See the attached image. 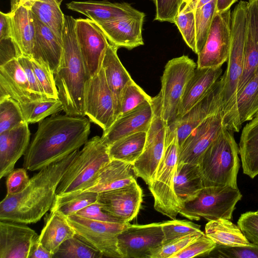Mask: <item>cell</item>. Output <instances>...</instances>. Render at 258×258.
<instances>
[{"label": "cell", "instance_id": "obj_1", "mask_svg": "<svg viewBox=\"0 0 258 258\" xmlns=\"http://www.w3.org/2000/svg\"><path fill=\"white\" fill-rule=\"evenodd\" d=\"M90 119L86 116L53 114L39 122L24 155L23 167L33 171L63 159L88 140Z\"/></svg>", "mask_w": 258, "mask_h": 258}, {"label": "cell", "instance_id": "obj_2", "mask_svg": "<svg viewBox=\"0 0 258 258\" xmlns=\"http://www.w3.org/2000/svg\"><path fill=\"white\" fill-rule=\"evenodd\" d=\"M80 152L78 150L67 157L39 170L20 193L8 196L0 203V221L25 224L35 223L51 209L56 189L63 175Z\"/></svg>", "mask_w": 258, "mask_h": 258}, {"label": "cell", "instance_id": "obj_3", "mask_svg": "<svg viewBox=\"0 0 258 258\" xmlns=\"http://www.w3.org/2000/svg\"><path fill=\"white\" fill-rule=\"evenodd\" d=\"M76 19L64 15L62 31L63 51L59 66L54 74L65 114L85 116V97L89 78L78 45Z\"/></svg>", "mask_w": 258, "mask_h": 258}, {"label": "cell", "instance_id": "obj_4", "mask_svg": "<svg viewBox=\"0 0 258 258\" xmlns=\"http://www.w3.org/2000/svg\"><path fill=\"white\" fill-rule=\"evenodd\" d=\"M239 150L233 133L224 127L199 159L204 186H229L238 188Z\"/></svg>", "mask_w": 258, "mask_h": 258}, {"label": "cell", "instance_id": "obj_5", "mask_svg": "<svg viewBox=\"0 0 258 258\" xmlns=\"http://www.w3.org/2000/svg\"><path fill=\"white\" fill-rule=\"evenodd\" d=\"M108 146L96 136L84 145L56 189V196L84 191L93 185L102 169L110 161Z\"/></svg>", "mask_w": 258, "mask_h": 258}, {"label": "cell", "instance_id": "obj_6", "mask_svg": "<svg viewBox=\"0 0 258 258\" xmlns=\"http://www.w3.org/2000/svg\"><path fill=\"white\" fill-rule=\"evenodd\" d=\"M179 145L175 127H169L164 153L149 188L154 198V209L172 219L182 208L174 189V180L178 163Z\"/></svg>", "mask_w": 258, "mask_h": 258}, {"label": "cell", "instance_id": "obj_7", "mask_svg": "<svg viewBox=\"0 0 258 258\" xmlns=\"http://www.w3.org/2000/svg\"><path fill=\"white\" fill-rule=\"evenodd\" d=\"M247 2L240 1L231 12V39L227 67L223 79L221 109L223 116L230 109L237 94L243 69L247 28Z\"/></svg>", "mask_w": 258, "mask_h": 258}, {"label": "cell", "instance_id": "obj_8", "mask_svg": "<svg viewBox=\"0 0 258 258\" xmlns=\"http://www.w3.org/2000/svg\"><path fill=\"white\" fill-rule=\"evenodd\" d=\"M242 197L239 189L231 186H204L195 199L183 204L179 214L190 220H231Z\"/></svg>", "mask_w": 258, "mask_h": 258}, {"label": "cell", "instance_id": "obj_9", "mask_svg": "<svg viewBox=\"0 0 258 258\" xmlns=\"http://www.w3.org/2000/svg\"><path fill=\"white\" fill-rule=\"evenodd\" d=\"M197 64L187 55L173 58L166 64L161 78L162 116L168 126L176 120L186 84Z\"/></svg>", "mask_w": 258, "mask_h": 258}, {"label": "cell", "instance_id": "obj_10", "mask_svg": "<svg viewBox=\"0 0 258 258\" xmlns=\"http://www.w3.org/2000/svg\"><path fill=\"white\" fill-rule=\"evenodd\" d=\"M154 114L147 132V137L143 151L134 163L133 166L138 177L151 185L162 157L168 125L162 116L161 96L159 93L152 97Z\"/></svg>", "mask_w": 258, "mask_h": 258}, {"label": "cell", "instance_id": "obj_11", "mask_svg": "<svg viewBox=\"0 0 258 258\" xmlns=\"http://www.w3.org/2000/svg\"><path fill=\"white\" fill-rule=\"evenodd\" d=\"M75 234L104 256L122 258L118 247V235L130 224L102 222L74 214L67 216Z\"/></svg>", "mask_w": 258, "mask_h": 258}, {"label": "cell", "instance_id": "obj_12", "mask_svg": "<svg viewBox=\"0 0 258 258\" xmlns=\"http://www.w3.org/2000/svg\"><path fill=\"white\" fill-rule=\"evenodd\" d=\"M231 39V10L217 11L205 44L198 54L197 68L221 67L228 60Z\"/></svg>", "mask_w": 258, "mask_h": 258}, {"label": "cell", "instance_id": "obj_13", "mask_svg": "<svg viewBox=\"0 0 258 258\" xmlns=\"http://www.w3.org/2000/svg\"><path fill=\"white\" fill-rule=\"evenodd\" d=\"M122 258H150L164 242L162 222L145 225L129 224L117 236Z\"/></svg>", "mask_w": 258, "mask_h": 258}, {"label": "cell", "instance_id": "obj_14", "mask_svg": "<svg viewBox=\"0 0 258 258\" xmlns=\"http://www.w3.org/2000/svg\"><path fill=\"white\" fill-rule=\"evenodd\" d=\"M85 114L103 131L117 118L114 97L106 80L103 69L88 81L85 97Z\"/></svg>", "mask_w": 258, "mask_h": 258}, {"label": "cell", "instance_id": "obj_15", "mask_svg": "<svg viewBox=\"0 0 258 258\" xmlns=\"http://www.w3.org/2000/svg\"><path fill=\"white\" fill-rule=\"evenodd\" d=\"M75 32L90 79L100 71L109 43L99 26L90 19H76Z\"/></svg>", "mask_w": 258, "mask_h": 258}, {"label": "cell", "instance_id": "obj_16", "mask_svg": "<svg viewBox=\"0 0 258 258\" xmlns=\"http://www.w3.org/2000/svg\"><path fill=\"white\" fill-rule=\"evenodd\" d=\"M221 109L195 128L179 148L177 163L198 164L202 155L225 127Z\"/></svg>", "mask_w": 258, "mask_h": 258}, {"label": "cell", "instance_id": "obj_17", "mask_svg": "<svg viewBox=\"0 0 258 258\" xmlns=\"http://www.w3.org/2000/svg\"><path fill=\"white\" fill-rule=\"evenodd\" d=\"M142 201V190L137 181L118 189L98 193L97 201L104 211L124 223L137 216Z\"/></svg>", "mask_w": 258, "mask_h": 258}, {"label": "cell", "instance_id": "obj_18", "mask_svg": "<svg viewBox=\"0 0 258 258\" xmlns=\"http://www.w3.org/2000/svg\"><path fill=\"white\" fill-rule=\"evenodd\" d=\"M222 86L223 79L221 77L188 112L173 124L168 126L176 129L179 148L195 128L208 117L221 109Z\"/></svg>", "mask_w": 258, "mask_h": 258}, {"label": "cell", "instance_id": "obj_19", "mask_svg": "<svg viewBox=\"0 0 258 258\" xmlns=\"http://www.w3.org/2000/svg\"><path fill=\"white\" fill-rule=\"evenodd\" d=\"M39 235L25 224L0 221V258H28Z\"/></svg>", "mask_w": 258, "mask_h": 258}, {"label": "cell", "instance_id": "obj_20", "mask_svg": "<svg viewBox=\"0 0 258 258\" xmlns=\"http://www.w3.org/2000/svg\"><path fill=\"white\" fill-rule=\"evenodd\" d=\"M258 115V69L254 76L237 94L232 106L223 117L225 127L238 132L243 123Z\"/></svg>", "mask_w": 258, "mask_h": 258}, {"label": "cell", "instance_id": "obj_21", "mask_svg": "<svg viewBox=\"0 0 258 258\" xmlns=\"http://www.w3.org/2000/svg\"><path fill=\"white\" fill-rule=\"evenodd\" d=\"M29 123L24 121L17 126L0 133V178L14 169L18 160L24 155L30 144Z\"/></svg>", "mask_w": 258, "mask_h": 258}, {"label": "cell", "instance_id": "obj_22", "mask_svg": "<svg viewBox=\"0 0 258 258\" xmlns=\"http://www.w3.org/2000/svg\"><path fill=\"white\" fill-rule=\"evenodd\" d=\"M154 114L153 99L132 111L116 118L101 137L103 141L109 146L116 141L129 135L147 132Z\"/></svg>", "mask_w": 258, "mask_h": 258}, {"label": "cell", "instance_id": "obj_23", "mask_svg": "<svg viewBox=\"0 0 258 258\" xmlns=\"http://www.w3.org/2000/svg\"><path fill=\"white\" fill-rule=\"evenodd\" d=\"M145 15L129 16L110 22L96 24L109 43L119 48L131 50L144 45L142 30Z\"/></svg>", "mask_w": 258, "mask_h": 258}, {"label": "cell", "instance_id": "obj_24", "mask_svg": "<svg viewBox=\"0 0 258 258\" xmlns=\"http://www.w3.org/2000/svg\"><path fill=\"white\" fill-rule=\"evenodd\" d=\"M69 10L81 13L96 24L121 19L129 16L145 15L126 3L108 1H72L67 4Z\"/></svg>", "mask_w": 258, "mask_h": 258}, {"label": "cell", "instance_id": "obj_25", "mask_svg": "<svg viewBox=\"0 0 258 258\" xmlns=\"http://www.w3.org/2000/svg\"><path fill=\"white\" fill-rule=\"evenodd\" d=\"M12 98L20 104L36 100L18 58L0 66V100Z\"/></svg>", "mask_w": 258, "mask_h": 258}, {"label": "cell", "instance_id": "obj_26", "mask_svg": "<svg viewBox=\"0 0 258 258\" xmlns=\"http://www.w3.org/2000/svg\"><path fill=\"white\" fill-rule=\"evenodd\" d=\"M247 12L243 69L237 94L254 76L258 69V0L248 1Z\"/></svg>", "mask_w": 258, "mask_h": 258}, {"label": "cell", "instance_id": "obj_27", "mask_svg": "<svg viewBox=\"0 0 258 258\" xmlns=\"http://www.w3.org/2000/svg\"><path fill=\"white\" fill-rule=\"evenodd\" d=\"M222 73L221 67L196 68L185 87L175 121L188 112L208 93L219 80Z\"/></svg>", "mask_w": 258, "mask_h": 258}, {"label": "cell", "instance_id": "obj_28", "mask_svg": "<svg viewBox=\"0 0 258 258\" xmlns=\"http://www.w3.org/2000/svg\"><path fill=\"white\" fill-rule=\"evenodd\" d=\"M32 16L35 28V39L32 58H42L54 74L62 57L63 40L33 13Z\"/></svg>", "mask_w": 258, "mask_h": 258}, {"label": "cell", "instance_id": "obj_29", "mask_svg": "<svg viewBox=\"0 0 258 258\" xmlns=\"http://www.w3.org/2000/svg\"><path fill=\"white\" fill-rule=\"evenodd\" d=\"M133 164L111 159L101 170L95 183L85 190L100 193L118 189L137 180Z\"/></svg>", "mask_w": 258, "mask_h": 258}, {"label": "cell", "instance_id": "obj_30", "mask_svg": "<svg viewBox=\"0 0 258 258\" xmlns=\"http://www.w3.org/2000/svg\"><path fill=\"white\" fill-rule=\"evenodd\" d=\"M118 49L109 43L102 65L107 83L114 97L117 118L123 92L127 86L133 81L118 56Z\"/></svg>", "mask_w": 258, "mask_h": 258}, {"label": "cell", "instance_id": "obj_31", "mask_svg": "<svg viewBox=\"0 0 258 258\" xmlns=\"http://www.w3.org/2000/svg\"><path fill=\"white\" fill-rule=\"evenodd\" d=\"M12 38L18 46L22 56L32 58L35 39V28L31 10L20 6L9 12Z\"/></svg>", "mask_w": 258, "mask_h": 258}, {"label": "cell", "instance_id": "obj_32", "mask_svg": "<svg viewBox=\"0 0 258 258\" xmlns=\"http://www.w3.org/2000/svg\"><path fill=\"white\" fill-rule=\"evenodd\" d=\"M75 235L67 217L57 210H50L38 239L54 255L63 242Z\"/></svg>", "mask_w": 258, "mask_h": 258}, {"label": "cell", "instance_id": "obj_33", "mask_svg": "<svg viewBox=\"0 0 258 258\" xmlns=\"http://www.w3.org/2000/svg\"><path fill=\"white\" fill-rule=\"evenodd\" d=\"M204 187L198 164L177 163L174 189L181 205L195 199Z\"/></svg>", "mask_w": 258, "mask_h": 258}, {"label": "cell", "instance_id": "obj_34", "mask_svg": "<svg viewBox=\"0 0 258 258\" xmlns=\"http://www.w3.org/2000/svg\"><path fill=\"white\" fill-rule=\"evenodd\" d=\"M238 150L243 173L254 178L258 175V115L243 127Z\"/></svg>", "mask_w": 258, "mask_h": 258}, {"label": "cell", "instance_id": "obj_35", "mask_svg": "<svg viewBox=\"0 0 258 258\" xmlns=\"http://www.w3.org/2000/svg\"><path fill=\"white\" fill-rule=\"evenodd\" d=\"M205 234L217 246H238L250 244L238 225L229 219L220 218L209 221L205 226Z\"/></svg>", "mask_w": 258, "mask_h": 258}, {"label": "cell", "instance_id": "obj_36", "mask_svg": "<svg viewBox=\"0 0 258 258\" xmlns=\"http://www.w3.org/2000/svg\"><path fill=\"white\" fill-rule=\"evenodd\" d=\"M147 132H139L125 136L108 146L111 159L134 164L142 153Z\"/></svg>", "mask_w": 258, "mask_h": 258}, {"label": "cell", "instance_id": "obj_37", "mask_svg": "<svg viewBox=\"0 0 258 258\" xmlns=\"http://www.w3.org/2000/svg\"><path fill=\"white\" fill-rule=\"evenodd\" d=\"M31 10L43 23L62 39L64 15L56 0H38Z\"/></svg>", "mask_w": 258, "mask_h": 258}, {"label": "cell", "instance_id": "obj_38", "mask_svg": "<svg viewBox=\"0 0 258 258\" xmlns=\"http://www.w3.org/2000/svg\"><path fill=\"white\" fill-rule=\"evenodd\" d=\"M98 193L81 191L63 196H56L50 210H57L67 217L76 214L97 201Z\"/></svg>", "mask_w": 258, "mask_h": 258}, {"label": "cell", "instance_id": "obj_39", "mask_svg": "<svg viewBox=\"0 0 258 258\" xmlns=\"http://www.w3.org/2000/svg\"><path fill=\"white\" fill-rule=\"evenodd\" d=\"M20 106L24 120L29 124L39 122L48 116L63 110L59 99L36 100L20 104Z\"/></svg>", "mask_w": 258, "mask_h": 258}, {"label": "cell", "instance_id": "obj_40", "mask_svg": "<svg viewBox=\"0 0 258 258\" xmlns=\"http://www.w3.org/2000/svg\"><path fill=\"white\" fill-rule=\"evenodd\" d=\"M195 7L192 0H184L175 17L174 23L177 26L187 45L195 53L196 36Z\"/></svg>", "mask_w": 258, "mask_h": 258}, {"label": "cell", "instance_id": "obj_41", "mask_svg": "<svg viewBox=\"0 0 258 258\" xmlns=\"http://www.w3.org/2000/svg\"><path fill=\"white\" fill-rule=\"evenodd\" d=\"M217 12V0H212L200 8L195 9L196 48L198 54L206 41L211 25Z\"/></svg>", "mask_w": 258, "mask_h": 258}, {"label": "cell", "instance_id": "obj_42", "mask_svg": "<svg viewBox=\"0 0 258 258\" xmlns=\"http://www.w3.org/2000/svg\"><path fill=\"white\" fill-rule=\"evenodd\" d=\"M103 254L76 234L60 245L52 258H102Z\"/></svg>", "mask_w": 258, "mask_h": 258}, {"label": "cell", "instance_id": "obj_43", "mask_svg": "<svg viewBox=\"0 0 258 258\" xmlns=\"http://www.w3.org/2000/svg\"><path fill=\"white\" fill-rule=\"evenodd\" d=\"M37 80L48 98L58 99L54 74L48 64L40 57L30 58Z\"/></svg>", "mask_w": 258, "mask_h": 258}, {"label": "cell", "instance_id": "obj_44", "mask_svg": "<svg viewBox=\"0 0 258 258\" xmlns=\"http://www.w3.org/2000/svg\"><path fill=\"white\" fill-rule=\"evenodd\" d=\"M24 121L18 102L12 98L0 100V133L13 128Z\"/></svg>", "mask_w": 258, "mask_h": 258}, {"label": "cell", "instance_id": "obj_45", "mask_svg": "<svg viewBox=\"0 0 258 258\" xmlns=\"http://www.w3.org/2000/svg\"><path fill=\"white\" fill-rule=\"evenodd\" d=\"M152 98L133 81L127 86L123 92L117 117L151 101Z\"/></svg>", "mask_w": 258, "mask_h": 258}, {"label": "cell", "instance_id": "obj_46", "mask_svg": "<svg viewBox=\"0 0 258 258\" xmlns=\"http://www.w3.org/2000/svg\"><path fill=\"white\" fill-rule=\"evenodd\" d=\"M162 228L164 235V243L192 233L202 231L200 225L186 220L172 219L163 222Z\"/></svg>", "mask_w": 258, "mask_h": 258}, {"label": "cell", "instance_id": "obj_47", "mask_svg": "<svg viewBox=\"0 0 258 258\" xmlns=\"http://www.w3.org/2000/svg\"><path fill=\"white\" fill-rule=\"evenodd\" d=\"M204 234L203 231L194 232L164 243L152 252L150 258H171Z\"/></svg>", "mask_w": 258, "mask_h": 258}, {"label": "cell", "instance_id": "obj_48", "mask_svg": "<svg viewBox=\"0 0 258 258\" xmlns=\"http://www.w3.org/2000/svg\"><path fill=\"white\" fill-rule=\"evenodd\" d=\"M219 258H258V244L238 246H217L208 254Z\"/></svg>", "mask_w": 258, "mask_h": 258}, {"label": "cell", "instance_id": "obj_49", "mask_svg": "<svg viewBox=\"0 0 258 258\" xmlns=\"http://www.w3.org/2000/svg\"><path fill=\"white\" fill-rule=\"evenodd\" d=\"M216 247V244L205 233L171 258H191L209 254Z\"/></svg>", "mask_w": 258, "mask_h": 258}, {"label": "cell", "instance_id": "obj_50", "mask_svg": "<svg viewBox=\"0 0 258 258\" xmlns=\"http://www.w3.org/2000/svg\"><path fill=\"white\" fill-rule=\"evenodd\" d=\"M184 0H153L156 7L155 20L173 23Z\"/></svg>", "mask_w": 258, "mask_h": 258}, {"label": "cell", "instance_id": "obj_51", "mask_svg": "<svg viewBox=\"0 0 258 258\" xmlns=\"http://www.w3.org/2000/svg\"><path fill=\"white\" fill-rule=\"evenodd\" d=\"M237 225L248 240L258 244V211H248L242 214Z\"/></svg>", "mask_w": 258, "mask_h": 258}, {"label": "cell", "instance_id": "obj_52", "mask_svg": "<svg viewBox=\"0 0 258 258\" xmlns=\"http://www.w3.org/2000/svg\"><path fill=\"white\" fill-rule=\"evenodd\" d=\"M30 179L25 168L14 169L7 176L6 195H14L21 192L28 184Z\"/></svg>", "mask_w": 258, "mask_h": 258}, {"label": "cell", "instance_id": "obj_53", "mask_svg": "<svg viewBox=\"0 0 258 258\" xmlns=\"http://www.w3.org/2000/svg\"><path fill=\"white\" fill-rule=\"evenodd\" d=\"M18 59L25 72L30 89L35 99L40 100L48 98L44 94L37 80L30 58L24 56H20L18 58Z\"/></svg>", "mask_w": 258, "mask_h": 258}, {"label": "cell", "instance_id": "obj_54", "mask_svg": "<svg viewBox=\"0 0 258 258\" xmlns=\"http://www.w3.org/2000/svg\"><path fill=\"white\" fill-rule=\"evenodd\" d=\"M76 214L88 219L99 221L122 223L104 211L97 202L85 207L77 212Z\"/></svg>", "mask_w": 258, "mask_h": 258}, {"label": "cell", "instance_id": "obj_55", "mask_svg": "<svg viewBox=\"0 0 258 258\" xmlns=\"http://www.w3.org/2000/svg\"><path fill=\"white\" fill-rule=\"evenodd\" d=\"M20 56L21 53L12 37L0 39V66Z\"/></svg>", "mask_w": 258, "mask_h": 258}, {"label": "cell", "instance_id": "obj_56", "mask_svg": "<svg viewBox=\"0 0 258 258\" xmlns=\"http://www.w3.org/2000/svg\"><path fill=\"white\" fill-rule=\"evenodd\" d=\"M53 256V254L41 244L38 238L31 245L28 258H52Z\"/></svg>", "mask_w": 258, "mask_h": 258}, {"label": "cell", "instance_id": "obj_57", "mask_svg": "<svg viewBox=\"0 0 258 258\" xmlns=\"http://www.w3.org/2000/svg\"><path fill=\"white\" fill-rule=\"evenodd\" d=\"M12 37L11 21L10 13L0 12V39Z\"/></svg>", "mask_w": 258, "mask_h": 258}, {"label": "cell", "instance_id": "obj_58", "mask_svg": "<svg viewBox=\"0 0 258 258\" xmlns=\"http://www.w3.org/2000/svg\"><path fill=\"white\" fill-rule=\"evenodd\" d=\"M38 0H11V11H12L20 6L24 7L31 10L32 7Z\"/></svg>", "mask_w": 258, "mask_h": 258}, {"label": "cell", "instance_id": "obj_59", "mask_svg": "<svg viewBox=\"0 0 258 258\" xmlns=\"http://www.w3.org/2000/svg\"><path fill=\"white\" fill-rule=\"evenodd\" d=\"M237 0H217V11L223 12L230 9Z\"/></svg>", "mask_w": 258, "mask_h": 258}, {"label": "cell", "instance_id": "obj_60", "mask_svg": "<svg viewBox=\"0 0 258 258\" xmlns=\"http://www.w3.org/2000/svg\"><path fill=\"white\" fill-rule=\"evenodd\" d=\"M211 1L212 0H192L194 4L195 9L201 8Z\"/></svg>", "mask_w": 258, "mask_h": 258}, {"label": "cell", "instance_id": "obj_61", "mask_svg": "<svg viewBox=\"0 0 258 258\" xmlns=\"http://www.w3.org/2000/svg\"><path fill=\"white\" fill-rule=\"evenodd\" d=\"M63 0H56L58 4L60 6Z\"/></svg>", "mask_w": 258, "mask_h": 258}, {"label": "cell", "instance_id": "obj_62", "mask_svg": "<svg viewBox=\"0 0 258 258\" xmlns=\"http://www.w3.org/2000/svg\"><path fill=\"white\" fill-rule=\"evenodd\" d=\"M257 211H258V210H257Z\"/></svg>", "mask_w": 258, "mask_h": 258}]
</instances>
